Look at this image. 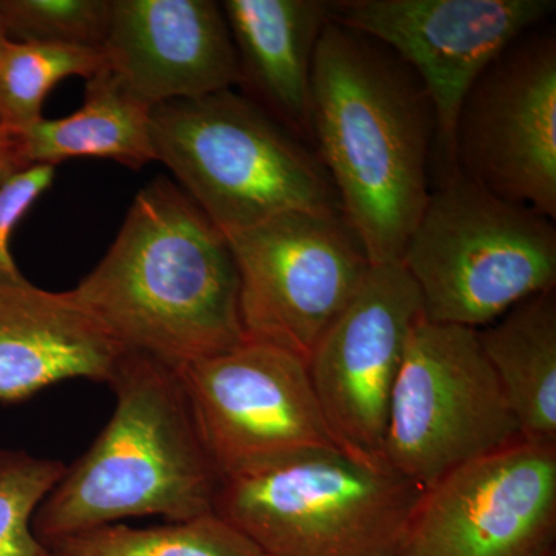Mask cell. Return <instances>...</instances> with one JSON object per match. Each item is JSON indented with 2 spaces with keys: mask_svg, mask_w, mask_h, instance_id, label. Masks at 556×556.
<instances>
[{
  "mask_svg": "<svg viewBox=\"0 0 556 556\" xmlns=\"http://www.w3.org/2000/svg\"><path fill=\"white\" fill-rule=\"evenodd\" d=\"M311 131L371 265L401 262L430 199L437 135L419 78L376 40L329 20L314 58Z\"/></svg>",
  "mask_w": 556,
  "mask_h": 556,
  "instance_id": "cell-1",
  "label": "cell"
},
{
  "mask_svg": "<svg viewBox=\"0 0 556 556\" xmlns=\"http://www.w3.org/2000/svg\"><path fill=\"white\" fill-rule=\"evenodd\" d=\"M72 294L126 350L175 369L247 342L229 241L169 178L139 190Z\"/></svg>",
  "mask_w": 556,
  "mask_h": 556,
  "instance_id": "cell-2",
  "label": "cell"
},
{
  "mask_svg": "<svg viewBox=\"0 0 556 556\" xmlns=\"http://www.w3.org/2000/svg\"><path fill=\"white\" fill-rule=\"evenodd\" d=\"M109 386L116 405L108 426L33 518L43 546L121 519L177 522L215 511L222 478L177 369L129 351Z\"/></svg>",
  "mask_w": 556,
  "mask_h": 556,
  "instance_id": "cell-3",
  "label": "cell"
},
{
  "mask_svg": "<svg viewBox=\"0 0 556 556\" xmlns=\"http://www.w3.org/2000/svg\"><path fill=\"white\" fill-rule=\"evenodd\" d=\"M156 161L223 233L294 211H340L308 144L233 89L150 110Z\"/></svg>",
  "mask_w": 556,
  "mask_h": 556,
  "instance_id": "cell-4",
  "label": "cell"
},
{
  "mask_svg": "<svg viewBox=\"0 0 556 556\" xmlns=\"http://www.w3.org/2000/svg\"><path fill=\"white\" fill-rule=\"evenodd\" d=\"M422 492L342 448L309 450L223 478L215 514L268 556H401Z\"/></svg>",
  "mask_w": 556,
  "mask_h": 556,
  "instance_id": "cell-5",
  "label": "cell"
},
{
  "mask_svg": "<svg viewBox=\"0 0 556 556\" xmlns=\"http://www.w3.org/2000/svg\"><path fill=\"white\" fill-rule=\"evenodd\" d=\"M399 263L415 281L427 321L478 331L518 303L554 291V219L450 167Z\"/></svg>",
  "mask_w": 556,
  "mask_h": 556,
  "instance_id": "cell-6",
  "label": "cell"
},
{
  "mask_svg": "<svg viewBox=\"0 0 556 556\" xmlns=\"http://www.w3.org/2000/svg\"><path fill=\"white\" fill-rule=\"evenodd\" d=\"M522 439L477 329L420 318L388 409L387 466L427 490L455 468Z\"/></svg>",
  "mask_w": 556,
  "mask_h": 556,
  "instance_id": "cell-7",
  "label": "cell"
},
{
  "mask_svg": "<svg viewBox=\"0 0 556 556\" xmlns=\"http://www.w3.org/2000/svg\"><path fill=\"white\" fill-rule=\"evenodd\" d=\"M247 340L308 362L372 265L340 211H294L226 233Z\"/></svg>",
  "mask_w": 556,
  "mask_h": 556,
  "instance_id": "cell-8",
  "label": "cell"
},
{
  "mask_svg": "<svg viewBox=\"0 0 556 556\" xmlns=\"http://www.w3.org/2000/svg\"><path fill=\"white\" fill-rule=\"evenodd\" d=\"M452 167L486 192L555 219V28L526 33L475 80L457 113Z\"/></svg>",
  "mask_w": 556,
  "mask_h": 556,
  "instance_id": "cell-9",
  "label": "cell"
},
{
  "mask_svg": "<svg viewBox=\"0 0 556 556\" xmlns=\"http://www.w3.org/2000/svg\"><path fill=\"white\" fill-rule=\"evenodd\" d=\"M177 371L222 479L309 450L340 448L318 404L308 362L298 354L247 340Z\"/></svg>",
  "mask_w": 556,
  "mask_h": 556,
  "instance_id": "cell-10",
  "label": "cell"
},
{
  "mask_svg": "<svg viewBox=\"0 0 556 556\" xmlns=\"http://www.w3.org/2000/svg\"><path fill=\"white\" fill-rule=\"evenodd\" d=\"M329 20L376 40L426 89L437 139L452 167L457 113L475 80L526 33L546 24L554 0H338Z\"/></svg>",
  "mask_w": 556,
  "mask_h": 556,
  "instance_id": "cell-11",
  "label": "cell"
},
{
  "mask_svg": "<svg viewBox=\"0 0 556 556\" xmlns=\"http://www.w3.org/2000/svg\"><path fill=\"white\" fill-rule=\"evenodd\" d=\"M555 533L556 445L519 439L424 490L401 556H543Z\"/></svg>",
  "mask_w": 556,
  "mask_h": 556,
  "instance_id": "cell-12",
  "label": "cell"
},
{
  "mask_svg": "<svg viewBox=\"0 0 556 556\" xmlns=\"http://www.w3.org/2000/svg\"><path fill=\"white\" fill-rule=\"evenodd\" d=\"M420 318L419 291L404 266H372L308 361L311 382L339 447L372 466L388 467L383 448L391 394Z\"/></svg>",
  "mask_w": 556,
  "mask_h": 556,
  "instance_id": "cell-13",
  "label": "cell"
},
{
  "mask_svg": "<svg viewBox=\"0 0 556 556\" xmlns=\"http://www.w3.org/2000/svg\"><path fill=\"white\" fill-rule=\"evenodd\" d=\"M101 51L119 86L150 110L239 84L228 21L214 0H112Z\"/></svg>",
  "mask_w": 556,
  "mask_h": 556,
  "instance_id": "cell-14",
  "label": "cell"
},
{
  "mask_svg": "<svg viewBox=\"0 0 556 556\" xmlns=\"http://www.w3.org/2000/svg\"><path fill=\"white\" fill-rule=\"evenodd\" d=\"M127 353L72 291L0 283V402L70 379L109 383Z\"/></svg>",
  "mask_w": 556,
  "mask_h": 556,
  "instance_id": "cell-15",
  "label": "cell"
},
{
  "mask_svg": "<svg viewBox=\"0 0 556 556\" xmlns=\"http://www.w3.org/2000/svg\"><path fill=\"white\" fill-rule=\"evenodd\" d=\"M243 97L313 144L314 58L329 21L320 0H225Z\"/></svg>",
  "mask_w": 556,
  "mask_h": 556,
  "instance_id": "cell-16",
  "label": "cell"
},
{
  "mask_svg": "<svg viewBox=\"0 0 556 556\" xmlns=\"http://www.w3.org/2000/svg\"><path fill=\"white\" fill-rule=\"evenodd\" d=\"M526 441L556 445V294L541 292L478 329Z\"/></svg>",
  "mask_w": 556,
  "mask_h": 556,
  "instance_id": "cell-17",
  "label": "cell"
},
{
  "mask_svg": "<svg viewBox=\"0 0 556 556\" xmlns=\"http://www.w3.org/2000/svg\"><path fill=\"white\" fill-rule=\"evenodd\" d=\"M21 134L30 166L104 159L139 170L156 161L150 109L129 97L105 67L87 79L83 108L64 118H42Z\"/></svg>",
  "mask_w": 556,
  "mask_h": 556,
  "instance_id": "cell-18",
  "label": "cell"
},
{
  "mask_svg": "<svg viewBox=\"0 0 556 556\" xmlns=\"http://www.w3.org/2000/svg\"><path fill=\"white\" fill-rule=\"evenodd\" d=\"M61 556H268L218 514L134 529L110 525L50 544Z\"/></svg>",
  "mask_w": 556,
  "mask_h": 556,
  "instance_id": "cell-19",
  "label": "cell"
},
{
  "mask_svg": "<svg viewBox=\"0 0 556 556\" xmlns=\"http://www.w3.org/2000/svg\"><path fill=\"white\" fill-rule=\"evenodd\" d=\"M104 67L101 50L10 40L0 67V124L30 129L56 84L68 76L90 79Z\"/></svg>",
  "mask_w": 556,
  "mask_h": 556,
  "instance_id": "cell-20",
  "label": "cell"
},
{
  "mask_svg": "<svg viewBox=\"0 0 556 556\" xmlns=\"http://www.w3.org/2000/svg\"><path fill=\"white\" fill-rule=\"evenodd\" d=\"M65 468L61 460L0 448V556H50L33 532V518Z\"/></svg>",
  "mask_w": 556,
  "mask_h": 556,
  "instance_id": "cell-21",
  "label": "cell"
},
{
  "mask_svg": "<svg viewBox=\"0 0 556 556\" xmlns=\"http://www.w3.org/2000/svg\"><path fill=\"white\" fill-rule=\"evenodd\" d=\"M112 0H0L11 40L101 50Z\"/></svg>",
  "mask_w": 556,
  "mask_h": 556,
  "instance_id": "cell-22",
  "label": "cell"
},
{
  "mask_svg": "<svg viewBox=\"0 0 556 556\" xmlns=\"http://www.w3.org/2000/svg\"><path fill=\"white\" fill-rule=\"evenodd\" d=\"M54 175L56 167L31 164L0 182V283L25 278L11 255V236L36 201L51 188Z\"/></svg>",
  "mask_w": 556,
  "mask_h": 556,
  "instance_id": "cell-23",
  "label": "cell"
},
{
  "mask_svg": "<svg viewBox=\"0 0 556 556\" xmlns=\"http://www.w3.org/2000/svg\"><path fill=\"white\" fill-rule=\"evenodd\" d=\"M28 166L21 131L0 124V182Z\"/></svg>",
  "mask_w": 556,
  "mask_h": 556,
  "instance_id": "cell-24",
  "label": "cell"
},
{
  "mask_svg": "<svg viewBox=\"0 0 556 556\" xmlns=\"http://www.w3.org/2000/svg\"><path fill=\"white\" fill-rule=\"evenodd\" d=\"M10 40L5 25H3L2 20H0V67H2L3 54H5L7 46H9Z\"/></svg>",
  "mask_w": 556,
  "mask_h": 556,
  "instance_id": "cell-25",
  "label": "cell"
},
{
  "mask_svg": "<svg viewBox=\"0 0 556 556\" xmlns=\"http://www.w3.org/2000/svg\"><path fill=\"white\" fill-rule=\"evenodd\" d=\"M543 556H556L555 548H551V551L546 552Z\"/></svg>",
  "mask_w": 556,
  "mask_h": 556,
  "instance_id": "cell-26",
  "label": "cell"
},
{
  "mask_svg": "<svg viewBox=\"0 0 556 556\" xmlns=\"http://www.w3.org/2000/svg\"><path fill=\"white\" fill-rule=\"evenodd\" d=\"M50 556H61V555H56V554H53V552H51Z\"/></svg>",
  "mask_w": 556,
  "mask_h": 556,
  "instance_id": "cell-27",
  "label": "cell"
}]
</instances>
